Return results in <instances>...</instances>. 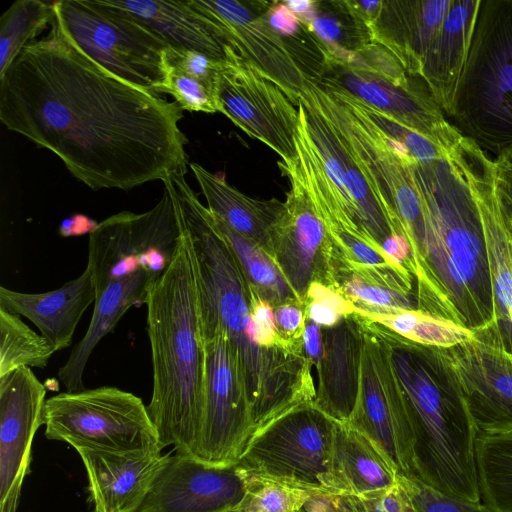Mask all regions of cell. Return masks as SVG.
Masks as SVG:
<instances>
[{
	"label": "cell",
	"mask_w": 512,
	"mask_h": 512,
	"mask_svg": "<svg viewBox=\"0 0 512 512\" xmlns=\"http://www.w3.org/2000/svg\"><path fill=\"white\" fill-rule=\"evenodd\" d=\"M50 26L0 76L2 124L54 153L93 190L186 173L177 102L109 74Z\"/></svg>",
	"instance_id": "6da1fadb"
},
{
	"label": "cell",
	"mask_w": 512,
	"mask_h": 512,
	"mask_svg": "<svg viewBox=\"0 0 512 512\" xmlns=\"http://www.w3.org/2000/svg\"><path fill=\"white\" fill-rule=\"evenodd\" d=\"M170 176L189 247L203 344L224 332L238 355L256 429L315 401L312 363L304 348H263L249 338L253 289L212 213L185 179Z\"/></svg>",
	"instance_id": "7a4b0ae2"
},
{
	"label": "cell",
	"mask_w": 512,
	"mask_h": 512,
	"mask_svg": "<svg viewBox=\"0 0 512 512\" xmlns=\"http://www.w3.org/2000/svg\"><path fill=\"white\" fill-rule=\"evenodd\" d=\"M426 237L424 267L437 314L483 334L494 306L484 225L469 177L465 136L439 160L413 165Z\"/></svg>",
	"instance_id": "3957f363"
},
{
	"label": "cell",
	"mask_w": 512,
	"mask_h": 512,
	"mask_svg": "<svg viewBox=\"0 0 512 512\" xmlns=\"http://www.w3.org/2000/svg\"><path fill=\"white\" fill-rule=\"evenodd\" d=\"M372 323L387 346L404 397L416 477L450 497L480 502L478 428L447 349L409 341Z\"/></svg>",
	"instance_id": "277c9868"
},
{
	"label": "cell",
	"mask_w": 512,
	"mask_h": 512,
	"mask_svg": "<svg viewBox=\"0 0 512 512\" xmlns=\"http://www.w3.org/2000/svg\"><path fill=\"white\" fill-rule=\"evenodd\" d=\"M184 233V232H183ZM153 386L147 409L162 450L194 456L202 419L205 348L193 265L185 239L145 301Z\"/></svg>",
	"instance_id": "5b68a950"
},
{
	"label": "cell",
	"mask_w": 512,
	"mask_h": 512,
	"mask_svg": "<svg viewBox=\"0 0 512 512\" xmlns=\"http://www.w3.org/2000/svg\"><path fill=\"white\" fill-rule=\"evenodd\" d=\"M449 117L486 153L512 146V0H481Z\"/></svg>",
	"instance_id": "8992f818"
},
{
	"label": "cell",
	"mask_w": 512,
	"mask_h": 512,
	"mask_svg": "<svg viewBox=\"0 0 512 512\" xmlns=\"http://www.w3.org/2000/svg\"><path fill=\"white\" fill-rule=\"evenodd\" d=\"M53 23L74 49L111 75L161 94L168 45L145 23L106 0L54 1Z\"/></svg>",
	"instance_id": "52a82bcc"
},
{
	"label": "cell",
	"mask_w": 512,
	"mask_h": 512,
	"mask_svg": "<svg viewBox=\"0 0 512 512\" xmlns=\"http://www.w3.org/2000/svg\"><path fill=\"white\" fill-rule=\"evenodd\" d=\"M179 210L164 184L161 199L143 213L122 211L90 232L87 269L96 295L110 283L143 272L154 280L169 268L183 242Z\"/></svg>",
	"instance_id": "ba28073f"
},
{
	"label": "cell",
	"mask_w": 512,
	"mask_h": 512,
	"mask_svg": "<svg viewBox=\"0 0 512 512\" xmlns=\"http://www.w3.org/2000/svg\"><path fill=\"white\" fill-rule=\"evenodd\" d=\"M45 437L109 450L159 447V437L141 398L117 387L65 391L46 399ZM161 450V449H160Z\"/></svg>",
	"instance_id": "9c48e42d"
},
{
	"label": "cell",
	"mask_w": 512,
	"mask_h": 512,
	"mask_svg": "<svg viewBox=\"0 0 512 512\" xmlns=\"http://www.w3.org/2000/svg\"><path fill=\"white\" fill-rule=\"evenodd\" d=\"M336 421L314 403L257 428L237 465L321 493L326 492Z\"/></svg>",
	"instance_id": "30bf717a"
},
{
	"label": "cell",
	"mask_w": 512,
	"mask_h": 512,
	"mask_svg": "<svg viewBox=\"0 0 512 512\" xmlns=\"http://www.w3.org/2000/svg\"><path fill=\"white\" fill-rule=\"evenodd\" d=\"M204 348L203 410L193 458L213 466L236 465L256 430L244 375L224 332Z\"/></svg>",
	"instance_id": "8fae6325"
},
{
	"label": "cell",
	"mask_w": 512,
	"mask_h": 512,
	"mask_svg": "<svg viewBox=\"0 0 512 512\" xmlns=\"http://www.w3.org/2000/svg\"><path fill=\"white\" fill-rule=\"evenodd\" d=\"M360 317L364 329L360 384L347 423L365 435L399 475L416 476L413 433L387 346L373 323Z\"/></svg>",
	"instance_id": "7c38bea8"
},
{
	"label": "cell",
	"mask_w": 512,
	"mask_h": 512,
	"mask_svg": "<svg viewBox=\"0 0 512 512\" xmlns=\"http://www.w3.org/2000/svg\"><path fill=\"white\" fill-rule=\"evenodd\" d=\"M214 95L218 112L247 135L269 146L282 162L296 161L297 106L232 48H228L216 75Z\"/></svg>",
	"instance_id": "4fadbf2b"
},
{
	"label": "cell",
	"mask_w": 512,
	"mask_h": 512,
	"mask_svg": "<svg viewBox=\"0 0 512 512\" xmlns=\"http://www.w3.org/2000/svg\"><path fill=\"white\" fill-rule=\"evenodd\" d=\"M278 165L290 182V190L271 229V258L304 306L312 283L335 289L336 255L296 161H280Z\"/></svg>",
	"instance_id": "5bb4252c"
},
{
	"label": "cell",
	"mask_w": 512,
	"mask_h": 512,
	"mask_svg": "<svg viewBox=\"0 0 512 512\" xmlns=\"http://www.w3.org/2000/svg\"><path fill=\"white\" fill-rule=\"evenodd\" d=\"M225 44L279 86L297 106L310 79L268 23L267 1L188 0Z\"/></svg>",
	"instance_id": "9a60e30c"
},
{
	"label": "cell",
	"mask_w": 512,
	"mask_h": 512,
	"mask_svg": "<svg viewBox=\"0 0 512 512\" xmlns=\"http://www.w3.org/2000/svg\"><path fill=\"white\" fill-rule=\"evenodd\" d=\"M315 82L339 87L428 137L445 150L463 136L446 120L444 112L420 77L397 82L341 62L325 59Z\"/></svg>",
	"instance_id": "2e32d148"
},
{
	"label": "cell",
	"mask_w": 512,
	"mask_h": 512,
	"mask_svg": "<svg viewBox=\"0 0 512 512\" xmlns=\"http://www.w3.org/2000/svg\"><path fill=\"white\" fill-rule=\"evenodd\" d=\"M465 148L469 177L485 230L494 306L492 326L474 336L512 354V222L496 194L493 159L467 137Z\"/></svg>",
	"instance_id": "e0dca14e"
},
{
	"label": "cell",
	"mask_w": 512,
	"mask_h": 512,
	"mask_svg": "<svg viewBox=\"0 0 512 512\" xmlns=\"http://www.w3.org/2000/svg\"><path fill=\"white\" fill-rule=\"evenodd\" d=\"M46 388L29 367L0 378V512H16L43 425Z\"/></svg>",
	"instance_id": "ac0fdd59"
},
{
	"label": "cell",
	"mask_w": 512,
	"mask_h": 512,
	"mask_svg": "<svg viewBox=\"0 0 512 512\" xmlns=\"http://www.w3.org/2000/svg\"><path fill=\"white\" fill-rule=\"evenodd\" d=\"M239 466H213L192 457L169 456L137 512H230L242 500Z\"/></svg>",
	"instance_id": "d6986e66"
},
{
	"label": "cell",
	"mask_w": 512,
	"mask_h": 512,
	"mask_svg": "<svg viewBox=\"0 0 512 512\" xmlns=\"http://www.w3.org/2000/svg\"><path fill=\"white\" fill-rule=\"evenodd\" d=\"M88 479L90 512H137L171 453L158 448L109 450L72 446Z\"/></svg>",
	"instance_id": "ffe728a7"
},
{
	"label": "cell",
	"mask_w": 512,
	"mask_h": 512,
	"mask_svg": "<svg viewBox=\"0 0 512 512\" xmlns=\"http://www.w3.org/2000/svg\"><path fill=\"white\" fill-rule=\"evenodd\" d=\"M447 352L478 431L512 430V354L475 336Z\"/></svg>",
	"instance_id": "44dd1931"
},
{
	"label": "cell",
	"mask_w": 512,
	"mask_h": 512,
	"mask_svg": "<svg viewBox=\"0 0 512 512\" xmlns=\"http://www.w3.org/2000/svg\"><path fill=\"white\" fill-rule=\"evenodd\" d=\"M322 353L316 366L314 404L337 422H347L355 407L364 344L361 317L354 313L337 325L322 328Z\"/></svg>",
	"instance_id": "7402d4cb"
},
{
	"label": "cell",
	"mask_w": 512,
	"mask_h": 512,
	"mask_svg": "<svg viewBox=\"0 0 512 512\" xmlns=\"http://www.w3.org/2000/svg\"><path fill=\"white\" fill-rule=\"evenodd\" d=\"M95 299L96 288L87 268L75 279L47 292L0 287V307L31 321L56 351L71 345L78 323Z\"/></svg>",
	"instance_id": "603a6c76"
},
{
	"label": "cell",
	"mask_w": 512,
	"mask_h": 512,
	"mask_svg": "<svg viewBox=\"0 0 512 512\" xmlns=\"http://www.w3.org/2000/svg\"><path fill=\"white\" fill-rule=\"evenodd\" d=\"M452 0L382 1L371 27L373 42L388 49L405 71L420 77L424 56Z\"/></svg>",
	"instance_id": "cb8c5ba5"
},
{
	"label": "cell",
	"mask_w": 512,
	"mask_h": 512,
	"mask_svg": "<svg viewBox=\"0 0 512 512\" xmlns=\"http://www.w3.org/2000/svg\"><path fill=\"white\" fill-rule=\"evenodd\" d=\"M481 0H452L423 60L420 78L448 116L466 65Z\"/></svg>",
	"instance_id": "d4e9b609"
},
{
	"label": "cell",
	"mask_w": 512,
	"mask_h": 512,
	"mask_svg": "<svg viewBox=\"0 0 512 512\" xmlns=\"http://www.w3.org/2000/svg\"><path fill=\"white\" fill-rule=\"evenodd\" d=\"M399 474L379 449L347 422L335 426L326 492L364 496L398 483Z\"/></svg>",
	"instance_id": "484cf974"
},
{
	"label": "cell",
	"mask_w": 512,
	"mask_h": 512,
	"mask_svg": "<svg viewBox=\"0 0 512 512\" xmlns=\"http://www.w3.org/2000/svg\"><path fill=\"white\" fill-rule=\"evenodd\" d=\"M151 28L172 49L191 50L224 61L228 47L212 24L185 1L106 0Z\"/></svg>",
	"instance_id": "4316f807"
},
{
	"label": "cell",
	"mask_w": 512,
	"mask_h": 512,
	"mask_svg": "<svg viewBox=\"0 0 512 512\" xmlns=\"http://www.w3.org/2000/svg\"><path fill=\"white\" fill-rule=\"evenodd\" d=\"M154 281L149 275L140 272L110 283L96 295L91 321L85 335L58 370V378L66 391L73 392L85 388L83 374L94 349L131 307L145 304L149 288Z\"/></svg>",
	"instance_id": "83f0119b"
},
{
	"label": "cell",
	"mask_w": 512,
	"mask_h": 512,
	"mask_svg": "<svg viewBox=\"0 0 512 512\" xmlns=\"http://www.w3.org/2000/svg\"><path fill=\"white\" fill-rule=\"evenodd\" d=\"M190 168L204 195L208 210L271 257L270 234L283 202L251 198L228 184L222 174L211 173L198 163Z\"/></svg>",
	"instance_id": "f1b7e54d"
},
{
	"label": "cell",
	"mask_w": 512,
	"mask_h": 512,
	"mask_svg": "<svg viewBox=\"0 0 512 512\" xmlns=\"http://www.w3.org/2000/svg\"><path fill=\"white\" fill-rule=\"evenodd\" d=\"M325 52V59L346 62L373 42L369 28L348 8L346 1H314L299 18Z\"/></svg>",
	"instance_id": "f546056e"
},
{
	"label": "cell",
	"mask_w": 512,
	"mask_h": 512,
	"mask_svg": "<svg viewBox=\"0 0 512 512\" xmlns=\"http://www.w3.org/2000/svg\"><path fill=\"white\" fill-rule=\"evenodd\" d=\"M475 458L483 504L494 512H512V430L478 431Z\"/></svg>",
	"instance_id": "4dcf8cb0"
},
{
	"label": "cell",
	"mask_w": 512,
	"mask_h": 512,
	"mask_svg": "<svg viewBox=\"0 0 512 512\" xmlns=\"http://www.w3.org/2000/svg\"><path fill=\"white\" fill-rule=\"evenodd\" d=\"M355 313L421 345L447 349L474 338L471 330L420 309H355Z\"/></svg>",
	"instance_id": "1f68e13d"
},
{
	"label": "cell",
	"mask_w": 512,
	"mask_h": 512,
	"mask_svg": "<svg viewBox=\"0 0 512 512\" xmlns=\"http://www.w3.org/2000/svg\"><path fill=\"white\" fill-rule=\"evenodd\" d=\"M213 217L229 242L245 278L262 299L273 308L286 303H300L276 263L263 249L218 217Z\"/></svg>",
	"instance_id": "d6a6232c"
},
{
	"label": "cell",
	"mask_w": 512,
	"mask_h": 512,
	"mask_svg": "<svg viewBox=\"0 0 512 512\" xmlns=\"http://www.w3.org/2000/svg\"><path fill=\"white\" fill-rule=\"evenodd\" d=\"M54 1L18 0L0 18V76L26 45L51 25Z\"/></svg>",
	"instance_id": "836d02e7"
},
{
	"label": "cell",
	"mask_w": 512,
	"mask_h": 512,
	"mask_svg": "<svg viewBox=\"0 0 512 512\" xmlns=\"http://www.w3.org/2000/svg\"><path fill=\"white\" fill-rule=\"evenodd\" d=\"M56 352L20 315L0 307V378L21 367L45 368Z\"/></svg>",
	"instance_id": "e575fe53"
},
{
	"label": "cell",
	"mask_w": 512,
	"mask_h": 512,
	"mask_svg": "<svg viewBox=\"0 0 512 512\" xmlns=\"http://www.w3.org/2000/svg\"><path fill=\"white\" fill-rule=\"evenodd\" d=\"M242 472L245 489L235 512H299L313 495L321 493L274 477Z\"/></svg>",
	"instance_id": "d590c367"
},
{
	"label": "cell",
	"mask_w": 512,
	"mask_h": 512,
	"mask_svg": "<svg viewBox=\"0 0 512 512\" xmlns=\"http://www.w3.org/2000/svg\"><path fill=\"white\" fill-rule=\"evenodd\" d=\"M266 16L302 71L310 81L317 80L324 66L325 52L314 35L283 1L270 2Z\"/></svg>",
	"instance_id": "8d00e7d4"
},
{
	"label": "cell",
	"mask_w": 512,
	"mask_h": 512,
	"mask_svg": "<svg viewBox=\"0 0 512 512\" xmlns=\"http://www.w3.org/2000/svg\"><path fill=\"white\" fill-rule=\"evenodd\" d=\"M335 290L348 299L355 309H419L413 297L366 281L353 273H339Z\"/></svg>",
	"instance_id": "74e56055"
},
{
	"label": "cell",
	"mask_w": 512,
	"mask_h": 512,
	"mask_svg": "<svg viewBox=\"0 0 512 512\" xmlns=\"http://www.w3.org/2000/svg\"><path fill=\"white\" fill-rule=\"evenodd\" d=\"M356 101L364 114L388 138L403 146L417 164L433 163L447 153L448 150H445L428 137L405 126L388 114L364 103L358 98H356Z\"/></svg>",
	"instance_id": "f35d334b"
},
{
	"label": "cell",
	"mask_w": 512,
	"mask_h": 512,
	"mask_svg": "<svg viewBox=\"0 0 512 512\" xmlns=\"http://www.w3.org/2000/svg\"><path fill=\"white\" fill-rule=\"evenodd\" d=\"M304 308L306 319L322 328L333 327L355 313V306L342 294L317 282L308 288Z\"/></svg>",
	"instance_id": "ab89813d"
},
{
	"label": "cell",
	"mask_w": 512,
	"mask_h": 512,
	"mask_svg": "<svg viewBox=\"0 0 512 512\" xmlns=\"http://www.w3.org/2000/svg\"><path fill=\"white\" fill-rule=\"evenodd\" d=\"M163 93L172 95L182 110L211 114L218 112L214 92L169 63Z\"/></svg>",
	"instance_id": "60d3db41"
},
{
	"label": "cell",
	"mask_w": 512,
	"mask_h": 512,
	"mask_svg": "<svg viewBox=\"0 0 512 512\" xmlns=\"http://www.w3.org/2000/svg\"><path fill=\"white\" fill-rule=\"evenodd\" d=\"M399 481L409 492L417 512H494L480 502H468L445 495L416 476L399 475Z\"/></svg>",
	"instance_id": "b9f144b4"
},
{
	"label": "cell",
	"mask_w": 512,
	"mask_h": 512,
	"mask_svg": "<svg viewBox=\"0 0 512 512\" xmlns=\"http://www.w3.org/2000/svg\"><path fill=\"white\" fill-rule=\"evenodd\" d=\"M355 512H417L414 502L403 484L364 496H344Z\"/></svg>",
	"instance_id": "7bdbcfd3"
},
{
	"label": "cell",
	"mask_w": 512,
	"mask_h": 512,
	"mask_svg": "<svg viewBox=\"0 0 512 512\" xmlns=\"http://www.w3.org/2000/svg\"><path fill=\"white\" fill-rule=\"evenodd\" d=\"M249 338L254 344L263 348L276 346L304 347L291 346L280 339L275 324L274 308L262 299L254 289Z\"/></svg>",
	"instance_id": "ee69618b"
},
{
	"label": "cell",
	"mask_w": 512,
	"mask_h": 512,
	"mask_svg": "<svg viewBox=\"0 0 512 512\" xmlns=\"http://www.w3.org/2000/svg\"><path fill=\"white\" fill-rule=\"evenodd\" d=\"M168 63L187 75L204 83L214 92L216 75L223 61L191 50H176L168 47Z\"/></svg>",
	"instance_id": "f6af8a7d"
},
{
	"label": "cell",
	"mask_w": 512,
	"mask_h": 512,
	"mask_svg": "<svg viewBox=\"0 0 512 512\" xmlns=\"http://www.w3.org/2000/svg\"><path fill=\"white\" fill-rule=\"evenodd\" d=\"M277 333L282 341L291 346H304L306 324L305 308L300 303H286L274 308Z\"/></svg>",
	"instance_id": "bcb514c9"
},
{
	"label": "cell",
	"mask_w": 512,
	"mask_h": 512,
	"mask_svg": "<svg viewBox=\"0 0 512 512\" xmlns=\"http://www.w3.org/2000/svg\"><path fill=\"white\" fill-rule=\"evenodd\" d=\"M494 183L499 203L512 222V146L493 160Z\"/></svg>",
	"instance_id": "7dc6e473"
},
{
	"label": "cell",
	"mask_w": 512,
	"mask_h": 512,
	"mask_svg": "<svg viewBox=\"0 0 512 512\" xmlns=\"http://www.w3.org/2000/svg\"><path fill=\"white\" fill-rule=\"evenodd\" d=\"M304 512H355L346 497L317 493L303 507Z\"/></svg>",
	"instance_id": "c3c4849f"
},
{
	"label": "cell",
	"mask_w": 512,
	"mask_h": 512,
	"mask_svg": "<svg viewBox=\"0 0 512 512\" xmlns=\"http://www.w3.org/2000/svg\"><path fill=\"white\" fill-rule=\"evenodd\" d=\"M303 345L307 358L316 367L322 353V332L319 325L307 319L303 335Z\"/></svg>",
	"instance_id": "681fc988"
},
{
	"label": "cell",
	"mask_w": 512,
	"mask_h": 512,
	"mask_svg": "<svg viewBox=\"0 0 512 512\" xmlns=\"http://www.w3.org/2000/svg\"><path fill=\"white\" fill-rule=\"evenodd\" d=\"M299 512H304V509L300 510Z\"/></svg>",
	"instance_id": "f907efd6"
},
{
	"label": "cell",
	"mask_w": 512,
	"mask_h": 512,
	"mask_svg": "<svg viewBox=\"0 0 512 512\" xmlns=\"http://www.w3.org/2000/svg\"><path fill=\"white\" fill-rule=\"evenodd\" d=\"M230 512H235V511H230Z\"/></svg>",
	"instance_id": "816d5d0a"
}]
</instances>
